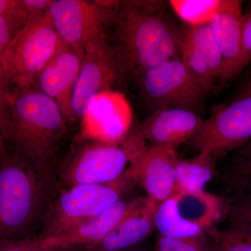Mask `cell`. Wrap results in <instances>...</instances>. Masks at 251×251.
I'll return each instance as SVG.
<instances>
[{
	"label": "cell",
	"instance_id": "cell-1",
	"mask_svg": "<svg viewBox=\"0 0 251 251\" xmlns=\"http://www.w3.org/2000/svg\"><path fill=\"white\" fill-rule=\"evenodd\" d=\"M6 104L10 124L5 142L50 186L56 150L67 131L62 110L34 85L14 87L6 97Z\"/></svg>",
	"mask_w": 251,
	"mask_h": 251
},
{
	"label": "cell",
	"instance_id": "cell-2",
	"mask_svg": "<svg viewBox=\"0 0 251 251\" xmlns=\"http://www.w3.org/2000/svg\"><path fill=\"white\" fill-rule=\"evenodd\" d=\"M49 187L29 161L0 139V243L32 237L47 209Z\"/></svg>",
	"mask_w": 251,
	"mask_h": 251
},
{
	"label": "cell",
	"instance_id": "cell-3",
	"mask_svg": "<svg viewBox=\"0 0 251 251\" xmlns=\"http://www.w3.org/2000/svg\"><path fill=\"white\" fill-rule=\"evenodd\" d=\"M124 5L117 18V36L126 67L141 76L160 63L181 59V31L159 11L158 1Z\"/></svg>",
	"mask_w": 251,
	"mask_h": 251
},
{
	"label": "cell",
	"instance_id": "cell-4",
	"mask_svg": "<svg viewBox=\"0 0 251 251\" xmlns=\"http://www.w3.org/2000/svg\"><path fill=\"white\" fill-rule=\"evenodd\" d=\"M129 171L108 184H77L62 193L48 206L37 237H57L99 216L123 199L133 184Z\"/></svg>",
	"mask_w": 251,
	"mask_h": 251
},
{
	"label": "cell",
	"instance_id": "cell-5",
	"mask_svg": "<svg viewBox=\"0 0 251 251\" xmlns=\"http://www.w3.org/2000/svg\"><path fill=\"white\" fill-rule=\"evenodd\" d=\"M145 142L137 131L116 143L94 140L64 162L59 179L68 188L114 182L126 173L132 162L147 148Z\"/></svg>",
	"mask_w": 251,
	"mask_h": 251
},
{
	"label": "cell",
	"instance_id": "cell-6",
	"mask_svg": "<svg viewBox=\"0 0 251 251\" xmlns=\"http://www.w3.org/2000/svg\"><path fill=\"white\" fill-rule=\"evenodd\" d=\"M64 45L49 11L29 18L0 57V67L9 85H34L39 73Z\"/></svg>",
	"mask_w": 251,
	"mask_h": 251
},
{
	"label": "cell",
	"instance_id": "cell-7",
	"mask_svg": "<svg viewBox=\"0 0 251 251\" xmlns=\"http://www.w3.org/2000/svg\"><path fill=\"white\" fill-rule=\"evenodd\" d=\"M220 210L219 200L205 191L175 193L157 206L155 229L163 237H206L219 219Z\"/></svg>",
	"mask_w": 251,
	"mask_h": 251
},
{
	"label": "cell",
	"instance_id": "cell-8",
	"mask_svg": "<svg viewBox=\"0 0 251 251\" xmlns=\"http://www.w3.org/2000/svg\"><path fill=\"white\" fill-rule=\"evenodd\" d=\"M141 90L155 111L197 108L205 92L181 59L157 64L141 75Z\"/></svg>",
	"mask_w": 251,
	"mask_h": 251
},
{
	"label": "cell",
	"instance_id": "cell-9",
	"mask_svg": "<svg viewBox=\"0 0 251 251\" xmlns=\"http://www.w3.org/2000/svg\"><path fill=\"white\" fill-rule=\"evenodd\" d=\"M112 7L84 0H53L49 14L54 29L66 45L83 56L89 46L105 39V27Z\"/></svg>",
	"mask_w": 251,
	"mask_h": 251
},
{
	"label": "cell",
	"instance_id": "cell-10",
	"mask_svg": "<svg viewBox=\"0 0 251 251\" xmlns=\"http://www.w3.org/2000/svg\"><path fill=\"white\" fill-rule=\"evenodd\" d=\"M251 140V96L220 109L189 140L198 153L216 157L239 148Z\"/></svg>",
	"mask_w": 251,
	"mask_h": 251
},
{
	"label": "cell",
	"instance_id": "cell-11",
	"mask_svg": "<svg viewBox=\"0 0 251 251\" xmlns=\"http://www.w3.org/2000/svg\"><path fill=\"white\" fill-rule=\"evenodd\" d=\"M117 79V64L105 39L89 46L82 57L80 72L73 91L74 120L82 119L97 94L111 90Z\"/></svg>",
	"mask_w": 251,
	"mask_h": 251
},
{
	"label": "cell",
	"instance_id": "cell-12",
	"mask_svg": "<svg viewBox=\"0 0 251 251\" xmlns=\"http://www.w3.org/2000/svg\"><path fill=\"white\" fill-rule=\"evenodd\" d=\"M180 55L205 94L219 86L224 59L209 23L181 31Z\"/></svg>",
	"mask_w": 251,
	"mask_h": 251
},
{
	"label": "cell",
	"instance_id": "cell-13",
	"mask_svg": "<svg viewBox=\"0 0 251 251\" xmlns=\"http://www.w3.org/2000/svg\"><path fill=\"white\" fill-rule=\"evenodd\" d=\"M81 120L86 133L94 140L116 143L127 135L131 108L122 94L105 91L91 100Z\"/></svg>",
	"mask_w": 251,
	"mask_h": 251
},
{
	"label": "cell",
	"instance_id": "cell-14",
	"mask_svg": "<svg viewBox=\"0 0 251 251\" xmlns=\"http://www.w3.org/2000/svg\"><path fill=\"white\" fill-rule=\"evenodd\" d=\"M180 159L176 150L166 147L146 148L132 162L128 171L158 204L175 193V168Z\"/></svg>",
	"mask_w": 251,
	"mask_h": 251
},
{
	"label": "cell",
	"instance_id": "cell-15",
	"mask_svg": "<svg viewBox=\"0 0 251 251\" xmlns=\"http://www.w3.org/2000/svg\"><path fill=\"white\" fill-rule=\"evenodd\" d=\"M82 57L65 44L39 73L33 85L53 99L66 120H75L72 109V94Z\"/></svg>",
	"mask_w": 251,
	"mask_h": 251
},
{
	"label": "cell",
	"instance_id": "cell-16",
	"mask_svg": "<svg viewBox=\"0 0 251 251\" xmlns=\"http://www.w3.org/2000/svg\"><path fill=\"white\" fill-rule=\"evenodd\" d=\"M243 18L242 1L223 0L219 11L209 23L224 59L219 87L242 71Z\"/></svg>",
	"mask_w": 251,
	"mask_h": 251
},
{
	"label": "cell",
	"instance_id": "cell-17",
	"mask_svg": "<svg viewBox=\"0 0 251 251\" xmlns=\"http://www.w3.org/2000/svg\"><path fill=\"white\" fill-rule=\"evenodd\" d=\"M203 120L191 110L163 109L142 122L136 131L151 146L175 149L198 133Z\"/></svg>",
	"mask_w": 251,
	"mask_h": 251
},
{
	"label": "cell",
	"instance_id": "cell-18",
	"mask_svg": "<svg viewBox=\"0 0 251 251\" xmlns=\"http://www.w3.org/2000/svg\"><path fill=\"white\" fill-rule=\"evenodd\" d=\"M143 197L119 201L108 210L82 223L57 237L46 238L43 242L55 251H77L99 242L141 202Z\"/></svg>",
	"mask_w": 251,
	"mask_h": 251
},
{
	"label": "cell",
	"instance_id": "cell-19",
	"mask_svg": "<svg viewBox=\"0 0 251 251\" xmlns=\"http://www.w3.org/2000/svg\"><path fill=\"white\" fill-rule=\"evenodd\" d=\"M158 205L148 196L143 197L136 207L103 239L77 251H121L139 245L155 229L153 217Z\"/></svg>",
	"mask_w": 251,
	"mask_h": 251
},
{
	"label": "cell",
	"instance_id": "cell-20",
	"mask_svg": "<svg viewBox=\"0 0 251 251\" xmlns=\"http://www.w3.org/2000/svg\"><path fill=\"white\" fill-rule=\"evenodd\" d=\"M215 171V157L198 153L194 158L179 159L175 168V193L201 192L212 179Z\"/></svg>",
	"mask_w": 251,
	"mask_h": 251
},
{
	"label": "cell",
	"instance_id": "cell-21",
	"mask_svg": "<svg viewBox=\"0 0 251 251\" xmlns=\"http://www.w3.org/2000/svg\"><path fill=\"white\" fill-rule=\"evenodd\" d=\"M223 0H172V9L190 27L210 22L218 12Z\"/></svg>",
	"mask_w": 251,
	"mask_h": 251
},
{
	"label": "cell",
	"instance_id": "cell-22",
	"mask_svg": "<svg viewBox=\"0 0 251 251\" xmlns=\"http://www.w3.org/2000/svg\"><path fill=\"white\" fill-rule=\"evenodd\" d=\"M207 236L213 251H251V231L237 223L225 229L211 227Z\"/></svg>",
	"mask_w": 251,
	"mask_h": 251
},
{
	"label": "cell",
	"instance_id": "cell-23",
	"mask_svg": "<svg viewBox=\"0 0 251 251\" xmlns=\"http://www.w3.org/2000/svg\"><path fill=\"white\" fill-rule=\"evenodd\" d=\"M237 157L225 179L228 186L239 191L251 190V140L239 148Z\"/></svg>",
	"mask_w": 251,
	"mask_h": 251
},
{
	"label": "cell",
	"instance_id": "cell-24",
	"mask_svg": "<svg viewBox=\"0 0 251 251\" xmlns=\"http://www.w3.org/2000/svg\"><path fill=\"white\" fill-rule=\"evenodd\" d=\"M153 251H213L208 236L199 238H172L158 236Z\"/></svg>",
	"mask_w": 251,
	"mask_h": 251
},
{
	"label": "cell",
	"instance_id": "cell-25",
	"mask_svg": "<svg viewBox=\"0 0 251 251\" xmlns=\"http://www.w3.org/2000/svg\"><path fill=\"white\" fill-rule=\"evenodd\" d=\"M0 17L7 23L14 36L29 21V11L23 0H0Z\"/></svg>",
	"mask_w": 251,
	"mask_h": 251
},
{
	"label": "cell",
	"instance_id": "cell-26",
	"mask_svg": "<svg viewBox=\"0 0 251 251\" xmlns=\"http://www.w3.org/2000/svg\"><path fill=\"white\" fill-rule=\"evenodd\" d=\"M0 251H55L44 244L41 238H25L0 243Z\"/></svg>",
	"mask_w": 251,
	"mask_h": 251
},
{
	"label": "cell",
	"instance_id": "cell-27",
	"mask_svg": "<svg viewBox=\"0 0 251 251\" xmlns=\"http://www.w3.org/2000/svg\"><path fill=\"white\" fill-rule=\"evenodd\" d=\"M232 222L237 223L251 231V196L238 198L231 209Z\"/></svg>",
	"mask_w": 251,
	"mask_h": 251
},
{
	"label": "cell",
	"instance_id": "cell-28",
	"mask_svg": "<svg viewBox=\"0 0 251 251\" xmlns=\"http://www.w3.org/2000/svg\"><path fill=\"white\" fill-rule=\"evenodd\" d=\"M243 57L242 69L251 61V11L247 16H244L242 23Z\"/></svg>",
	"mask_w": 251,
	"mask_h": 251
},
{
	"label": "cell",
	"instance_id": "cell-29",
	"mask_svg": "<svg viewBox=\"0 0 251 251\" xmlns=\"http://www.w3.org/2000/svg\"><path fill=\"white\" fill-rule=\"evenodd\" d=\"M31 17L40 16L49 11L53 0H23Z\"/></svg>",
	"mask_w": 251,
	"mask_h": 251
},
{
	"label": "cell",
	"instance_id": "cell-30",
	"mask_svg": "<svg viewBox=\"0 0 251 251\" xmlns=\"http://www.w3.org/2000/svg\"><path fill=\"white\" fill-rule=\"evenodd\" d=\"M13 37L14 34L7 23L0 17V57L7 49Z\"/></svg>",
	"mask_w": 251,
	"mask_h": 251
},
{
	"label": "cell",
	"instance_id": "cell-31",
	"mask_svg": "<svg viewBox=\"0 0 251 251\" xmlns=\"http://www.w3.org/2000/svg\"><path fill=\"white\" fill-rule=\"evenodd\" d=\"M10 124L7 104H0V139H4L7 135Z\"/></svg>",
	"mask_w": 251,
	"mask_h": 251
},
{
	"label": "cell",
	"instance_id": "cell-32",
	"mask_svg": "<svg viewBox=\"0 0 251 251\" xmlns=\"http://www.w3.org/2000/svg\"><path fill=\"white\" fill-rule=\"evenodd\" d=\"M10 86L0 67V104L6 103V97L10 92Z\"/></svg>",
	"mask_w": 251,
	"mask_h": 251
},
{
	"label": "cell",
	"instance_id": "cell-33",
	"mask_svg": "<svg viewBox=\"0 0 251 251\" xmlns=\"http://www.w3.org/2000/svg\"><path fill=\"white\" fill-rule=\"evenodd\" d=\"M251 79L247 82V85L244 87L242 92L238 96L237 99L244 98V97H251Z\"/></svg>",
	"mask_w": 251,
	"mask_h": 251
},
{
	"label": "cell",
	"instance_id": "cell-34",
	"mask_svg": "<svg viewBox=\"0 0 251 251\" xmlns=\"http://www.w3.org/2000/svg\"><path fill=\"white\" fill-rule=\"evenodd\" d=\"M121 251H149L146 248L141 247V246L138 245L135 247L129 248V249H125V250Z\"/></svg>",
	"mask_w": 251,
	"mask_h": 251
}]
</instances>
